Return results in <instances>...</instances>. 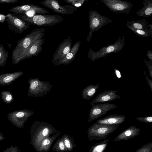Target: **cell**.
Instances as JSON below:
<instances>
[{"instance_id":"ac0fdd59","label":"cell","mask_w":152,"mask_h":152,"mask_svg":"<svg viewBox=\"0 0 152 152\" xmlns=\"http://www.w3.org/2000/svg\"><path fill=\"white\" fill-rule=\"evenodd\" d=\"M141 130L135 126H132L118 134L114 139L116 142L126 140L138 135Z\"/></svg>"},{"instance_id":"83f0119b","label":"cell","mask_w":152,"mask_h":152,"mask_svg":"<svg viewBox=\"0 0 152 152\" xmlns=\"http://www.w3.org/2000/svg\"><path fill=\"white\" fill-rule=\"evenodd\" d=\"M8 53L4 48L3 45L0 44V67L4 66L7 62Z\"/></svg>"},{"instance_id":"603a6c76","label":"cell","mask_w":152,"mask_h":152,"mask_svg":"<svg viewBox=\"0 0 152 152\" xmlns=\"http://www.w3.org/2000/svg\"><path fill=\"white\" fill-rule=\"evenodd\" d=\"M100 86L99 84L90 85L82 91V97L83 99L88 100L92 97Z\"/></svg>"},{"instance_id":"3957f363","label":"cell","mask_w":152,"mask_h":152,"mask_svg":"<svg viewBox=\"0 0 152 152\" xmlns=\"http://www.w3.org/2000/svg\"><path fill=\"white\" fill-rule=\"evenodd\" d=\"M16 16L30 25L38 26H52L61 23L63 20L61 16L56 15L42 14L29 16L21 14Z\"/></svg>"},{"instance_id":"ab89813d","label":"cell","mask_w":152,"mask_h":152,"mask_svg":"<svg viewBox=\"0 0 152 152\" xmlns=\"http://www.w3.org/2000/svg\"><path fill=\"white\" fill-rule=\"evenodd\" d=\"M6 15L0 14V22L3 23L6 20Z\"/></svg>"},{"instance_id":"ba28073f","label":"cell","mask_w":152,"mask_h":152,"mask_svg":"<svg viewBox=\"0 0 152 152\" xmlns=\"http://www.w3.org/2000/svg\"><path fill=\"white\" fill-rule=\"evenodd\" d=\"M34 114V112L31 110L23 109L14 111L8 113L7 117L14 126L19 128H23L28 118Z\"/></svg>"},{"instance_id":"e0dca14e","label":"cell","mask_w":152,"mask_h":152,"mask_svg":"<svg viewBox=\"0 0 152 152\" xmlns=\"http://www.w3.org/2000/svg\"><path fill=\"white\" fill-rule=\"evenodd\" d=\"M125 116L120 114H113L101 118L95 123L100 124L115 125L119 124L125 121Z\"/></svg>"},{"instance_id":"1f68e13d","label":"cell","mask_w":152,"mask_h":152,"mask_svg":"<svg viewBox=\"0 0 152 152\" xmlns=\"http://www.w3.org/2000/svg\"><path fill=\"white\" fill-rule=\"evenodd\" d=\"M66 3L70 4L71 5L76 7H79L83 4L85 0H64Z\"/></svg>"},{"instance_id":"5b68a950","label":"cell","mask_w":152,"mask_h":152,"mask_svg":"<svg viewBox=\"0 0 152 152\" xmlns=\"http://www.w3.org/2000/svg\"><path fill=\"white\" fill-rule=\"evenodd\" d=\"M124 44V37L119 36L118 40L115 43L103 47L97 51H94L90 48L88 52V57L91 61H94L105 57L109 53H118L122 50Z\"/></svg>"},{"instance_id":"b9f144b4","label":"cell","mask_w":152,"mask_h":152,"mask_svg":"<svg viewBox=\"0 0 152 152\" xmlns=\"http://www.w3.org/2000/svg\"><path fill=\"white\" fill-rule=\"evenodd\" d=\"M148 28H149V29L152 31V24H149L148 25Z\"/></svg>"},{"instance_id":"836d02e7","label":"cell","mask_w":152,"mask_h":152,"mask_svg":"<svg viewBox=\"0 0 152 152\" xmlns=\"http://www.w3.org/2000/svg\"><path fill=\"white\" fill-rule=\"evenodd\" d=\"M2 152H21V151L18 147L11 145L10 147L4 150Z\"/></svg>"},{"instance_id":"cb8c5ba5","label":"cell","mask_w":152,"mask_h":152,"mask_svg":"<svg viewBox=\"0 0 152 152\" xmlns=\"http://www.w3.org/2000/svg\"><path fill=\"white\" fill-rule=\"evenodd\" d=\"M148 22L144 19L138 20L137 21L134 20L131 21H128L127 22L126 26L127 27H130L135 29L146 30H148Z\"/></svg>"},{"instance_id":"ffe728a7","label":"cell","mask_w":152,"mask_h":152,"mask_svg":"<svg viewBox=\"0 0 152 152\" xmlns=\"http://www.w3.org/2000/svg\"><path fill=\"white\" fill-rule=\"evenodd\" d=\"M23 74V72L22 71H17L0 75V86H6L11 85L15 80Z\"/></svg>"},{"instance_id":"74e56055","label":"cell","mask_w":152,"mask_h":152,"mask_svg":"<svg viewBox=\"0 0 152 152\" xmlns=\"http://www.w3.org/2000/svg\"><path fill=\"white\" fill-rule=\"evenodd\" d=\"M114 72L116 77L118 79L122 78V75L120 71L116 68H115L114 69Z\"/></svg>"},{"instance_id":"d6a6232c","label":"cell","mask_w":152,"mask_h":152,"mask_svg":"<svg viewBox=\"0 0 152 152\" xmlns=\"http://www.w3.org/2000/svg\"><path fill=\"white\" fill-rule=\"evenodd\" d=\"M137 120L146 123H152V116H151L137 117L136 118Z\"/></svg>"},{"instance_id":"8fae6325","label":"cell","mask_w":152,"mask_h":152,"mask_svg":"<svg viewBox=\"0 0 152 152\" xmlns=\"http://www.w3.org/2000/svg\"><path fill=\"white\" fill-rule=\"evenodd\" d=\"M6 20L9 29L15 33L22 34L30 27V24L10 13L6 15Z\"/></svg>"},{"instance_id":"4316f807","label":"cell","mask_w":152,"mask_h":152,"mask_svg":"<svg viewBox=\"0 0 152 152\" xmlns=\"http://www.w3.org/2000/svg\"><path fill=\"white\" fill-rule=\"evenodd\" d=\"M51 149L53 151L58 152H68L64 144L62 136L57 140Z\"/></svg>"},{"instance_id":"8992f818","label":"cell","mask_w":152,"mask_h":152,"mask_svg":"<svg viewBox=\"0 0 152 152\" xmlns=\"http://www.w3.org/2000/svg\"><path fill=\"white\" fill-rule=\"evenodd\" d=\"M89 32L86 40L89 42L94 32L99 30L103 26L112 23L113 21L107 17L101 15L98 12L94 10L89 13Z\"/></svg>"},{"instance_id":"8d00e7d4","label":"cell","mask_w":152,"mask_h":152,"mask_svg":"<svg viewBox=\"0 0 152 152\" xmlns=\"http://www.w3.org/2000/svg\"><path fill=\"white\" fill-rule=\"evenodd\" d=\"M18 1V0H0V3L1 4H14Z\"/></svg>"},{"instance_id":"484cf974","label":"cell","mask_w":152,"mask_h":152,"mask_svg":"<svg viewBox=\"0 0 152 152\" xmlns=\"http://www.w3.org/2000/svg\"><path fill=\"white\" fill-rule=\"evenodd\" d=\"M64 144L68 152L72 151L76 146L72 138L69 135L65 134L62 136Z\"/></svg>"},{"instance_id":"2e32d148","label":"cell","mask_w":152,"mask_h":152,"mask_svg":"<svg viewBox=\"0 0 152 152\" xmlns=\"http://www.w3.org/2000/svg\"><path fill=\"white\" fill-rule=\"evenodd\" d=\"M115 90H106L100 93L94 99L90 102L92 106L99 103H104L105 102L111 101L116 99L121 98L120 96L116 94Z\"/></svg>"},{"instance_id":"f35d334b","label":"cell","mask_w":152,"mask_h":152,"mask_svg":"<svg viewBox=\"0 0 152 152\" xmlns=\"http://www.w3.org/2000/svg\"><path fill=\"white\" fill-rule=\"evenodd\" d=\"M146 56L148 58L149 61L152 62V52L150 50H148L146 54Z\"/></svg>"},{"instance_id":"30bf717a","label":"cell","mask_w":152,"mask_h":152,"mask_svg":"<svg viewBox=\"0 0 152 152\" xmlns=\"http://www.w3.org/2000/svg\"><path fill=\"white\" fill-rule=\"evenodd\" d=\"M72 39L69 36L59 45L53 56L52 62L55 66H58L59 63L69 53L71 49Z\"/></svg>"},{"instance_id":"d6986e66","label":"cell","mask_w":152,"mask_h":152,"mask_svg":"<svg viewBox=\"0 0 152 152\" xmlns=\"http://www.w3.org/2000/svg\"><path fill=\"white\" fill-rule=\"evenodd\" d=\"M61 132L58 131L52 136H49L43 139L39 145L36 150L37 152H47L56 139L59 135Z\"/></svg>"},{"instance_id":"5bb4252c","label":"cell","mask_w":152,"mask_h":152,"mask_svg":"<svg viewBox=\"0 0 152 152\" xmlns=\"http://www.w3.org/2000/svg\"><path fill=\"white\" fill-rule=\"evenodd\" d=\"M9 11L14 13L13 15H15L26 14L28 12L40 14L49 13L46 9L33 4L16 6L10 9Z\"/></svg>"},{"instance_id":"277c9868","label":"cell","mask_w":152,"mask_h":152,"mask_svg":"<svg viewBox=\"0 0 152 152\" xmlns=\"http://www.w3.org/2000/svg\"><path fill=\"white\" fill-rule=\"evenodd\" d=\"M119 124L109 125L100 124L95 123L87 130L88 140H101L104 139L119 127Z\"/></svg>"},{"instance_id":"60d3db41","label":"cell","mask_w":152,"mask_h":152,"mask_svg":"<svg viewBox=\"0 0 152 152\" xmlns=\"http://www.w3.org/2000/svg\"><path fill=\"white\" fill-rule=\"evenodd\" d=\"M5 138V137L3 133L0 132V141L3 140Z\"/></svg>"},{"instance_id":"7a4b0ae2","label":"cell","mask_w":152,"mask_h":152,"mask_svg":"<svg viewBox=\"0 0 152 152\" xmlns=\"http://www.w3.org/2000/svg\"><path fill=\"white\" fill-rule=\"evenodd\" d=\"M58 131L51 124L46 122L36 121L31 128L30 144L36 150L43 139Z\"/></svg>"},{"instance_id":"d4e9b609","label":"cell","mask_w":152,"mask_h":152,"mask_svg":"<svg viewBox=\"0 0 152 152\" xmlns=\"http://www.w3.org/2000/svg\"><path fill=\"white\" fill-rule=\"evenodd\" d=\"M109 140L105 139L91 146L88 152H103L108 146Z\"/></svg>"},{"instance_id":"7c38bea8","label":"cell","mask_w":152,"mask_h":152,"mask_svg":"<svg viewBox=\"0 0 152 152\" xmlns=\"http://www.w3.org/2000/svg\"><path fill=\"white\" fill-rule=\"evenodd\" d=\"M117 105L104 103L92 106L89 111L88 122L94 121L106 114L108 111L115 109Z\"/></svg>"},{"instance_id":"9c48e42d","label":"cell","mask_w":152,"mask_h":152,"mask_svg":"<svg viewBox=\"0 0 152 152\" xmlns=\"http://www.w3.org/2000/svg\"><path fill=\"white\" fill-rule=\"evenodd\" d=\"M113 12L129 14L133 5L130 2L119 0H99Z\"/></svg>"},{"instance_id":"d590c367","label":"cell","mask_w":152,"mask_h":152,"mask_svg":"<svg viewBox=\"0 0 152 152\" xmlns=\"http://www.w3.org/2000/svg\"><path fill=\"white\" fill-rule=\"evenodd\" d=\"M144 73L145 75L147 82L149 85L151 91H152V80L147 75L146 72L145 71H144Z\"/></svg>"},{"instance_id":"44dd1931","label":"cell","mask_w":152,"mask_h":152,"mask_svg":"<svg viewBox=\"0 0 152 152\" xmlns=\"http://www.w3.org/2000/svg\"><path fill=\"white\" fill-rule=\"evenodd\" d=\"M80 44L79 41L75 43L70 51L59 63V65L61 64L66 65L72 62L75 58L76 55L80 48Z\"/></svg>"},{"instance_id":"4dcf8cb0","label":"cell","mask_w":152,"mask_h":152,"mask_svg":"<svg viewBox=\"0 0 152 152\" xmlns=\"http://www.w3.org/2000/svg\"><path fill=\"white\" fill-rule=\"evenodd\" d=\"M135 152H152V142L143 145Z\"/></svg>"},{"instance_id":"9a60e30c","label":"cell","mask_w":152,"mask_h":152,"mask_svg":"<svg viewBox=\"0 0 152 152\" xmlns=\"http://www.w3.org/2000/svg\"><path fill=\"white\" fill-rule=\"evenodd\" d=\"M44 41L45 38H42L34 42L18 59L17 64L24 59L37 56L42 50Z\"/></svg>"},{"instance_id":"52a82bcc","label":"cell","mask_w":152,"mask_h":152,"mask_svg":"<svg viewBox=\"0 0 152 152\" xmlns=\"http://www.w3.org/2000/svg\"><path fill=\"white\" fill-rule=\"evenodd\" d=\"M29 88L27 96L29 97H43L52 89L53 86L49 82L41 81L38 78L28 80Z\"/></svg>"},{"instance_id":"4fadbf2b","label":"cell","mask_w":152,"mask_h":152,"mask_svg":"<svg viewBox=\"0 0 152 152\" xmlns=\"http://www.w3.org/2000/svg\"><path fill=\"white\" fill-rule=\"evenodd\" d=\"M40 3L55 12L64 15L72 14L77 9L69 4L62 6L59 4L58 1L57 0H45Z\"/></svg>"},{"instance_id":"6da1fadb","label":"cell","mask_w":152,"mask_h":152,"mask_svg":"<svg viewBox=\"0 0 152 152\" xmlns=\"http://www.w3.org/2000/svg\"><path fill=\"white\" fill-rule=\"evenodd\" d=\"M45 30L44 28L35 29L17 41L11 55L13 65L17 64L18 59L34 42L43 38Z\"/></svg>"},{"instance_id":"e575fe53","label":"cell","mask_w":152,"mask_h":152,"mask_svg":"<svg viewBox=\"0 0 152 152\" xmlns=\"http://www.w3.org/2000/svg\"><path fill=\"white\" fill-rule=\"evenodd\" d=\"M144 60L146 64L147 68L148 69L149 75L152 78V62L150 61H148L145 59H144Z\"/></svg>"},{"instance_id":"f1b7e54d","label":"cell","mask_w":152,"mask_h":152,"mask_svg":"<svg viewBox=\"0 0 152 152\" xmlns=\"http://www.w3.org/2000/svg\"><path fill=\"white\" fill-rule=\"evenodd\" d=\"M0 96L3 102L7 104L10 103L14 100L12 94L9 91H2L1 93Z\"/></svg>"},{"instance_id":"7402d4cb","label":"cell","mask_w":152,"mask_h":152,"mask_svg":"<svg viewBox=\"0 0 152 152\" xmlns=\"http://www.w3.org/2000/svg\"><path fill=\"white\" fill-rule=\"evenodd\" d=\"M144 7L136 12L138 16L147 17L152 15V0H142Z\"/></svg>"},{"instance_id":"f546056e","label":"cell","mask_w":152,"mask_h":152,"mask_svg":"<svg viewBox=\"0 0 152 152\" xmlns=\"http://www.w3.org/2000/svg\"><path fill=\"white\" fill-rule=\"evenodd\" d=\"M136 35L142 37H148L149 36L152 37V31L149 29L146 30L138 29L132 27H127Z\"/></svg>"}]
</instances>
